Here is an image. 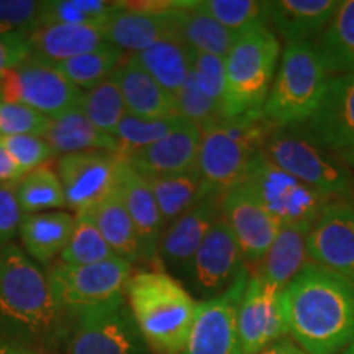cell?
Returning a JSON list of instances; mask_svg holds the SVG:
<instances>
[{"instance_id":"1","label":"cell","mask_w":354,"mask_h":354,"mask_svg":"<svg viewBox=\"0 0 354 354\" xmlns=\"http://www.w3.org/2000/svg\"><path fill=\"white\" fill-rule=\"evenodd\" d=\"M287 335L307 354H338L354 343V284L308 263L281 292Z\"/></svg>"},{"instance_id":"2","label":"cell","mask_w":354,"mask_h":354,"mask_svg":"<svg viewBox=\"0 0 354 354\" xmlns=\"http://www.w3.org/2000/svg\"><path fill=\"white\" fill-rule=\"evenodd\" d=\"M56 302L46 272L17 245L0 250V339L51 351L71 325Z\"/></svg>"},{"instance_id":"3","label":"cell","mask_w":354,"mask_h":354,"mask_svg":"<svg viewBox=\"0 0 354 354\" xmlns=\"http://www.w3.org/2000/svg\"><path fill=\"white\" fill-rule=\"evenodd\" d=\"M127 302L149 351L184 353L198 302L177 279L162 271L133 274Z\"/></svg>"},{"instance_id":"4","label":"cell","mask_w":354,"mask_h":354,"mask_svg":"<svg viewBox=\"0 0 354 354\" xmlns=\"http://www.w3.org/2000/svg\"><path fill=\"white\" fill-rule=\"evenodd\" d=\"M276 128L277 125L266 117L263 110L220 118L202 128L197 169L205 183L220 194L243 183Z\"/></svg>"},{"instance_id":"5","label":"cell","mask_w":354,"mask_h":354,"mask_svg":"<svg viewBox=\"0 0 354 354\" xmlns=\"http://www.w3.org/2000/svg\"><path fill=\"white\" fill-rule=\"evenodd\" d=\"M281 41L269 28L241 33L225 57L223 118L263 110L276 79Z\"/></svg>"},{"instance_id":"6","label":"cell","mask_w":354,"mask_h":354,"mask_svg":"<svg viewBox=\"0 0 354 354\" xmlns=\"http://www.w3.org/2000/svg\"><path fill=\"white\" fill-rule=\"evenodd\" d=\"M328 73L313 43L287 44L263 113L277 127H300L320 105Z\"/></svg>"},{"instance_id":"7","label":"cell","mask_w":354,"mask_h":354,"mask_svg":"<svg viewBox=\"0 0 354 354\" xmlns=\"http://www.w3.org/2000/svg\"><path fill=\"white\" fill-rule=\"evenodd\" d=\"M263 153L274 165L335 201L354 198V176L336 154L323 149L300 127H277Z\"/></svg>"},{"instance_id":"8","label":"cell","mask_w":354,"mask_h":354,"mask_svg":"<svg viewBox=\"0 0 354 354\" xmlns=\"http://www.w3.org/2000/svg\"><path fill=\"white\" fill-rule=\"evenodd\" d=\"M46 277L56 302L73 320L88 310L125 300L131 264L118 256L87 266L59 261L48 269Z\"/></svg>"},{"instance_id":"9","label":"cell","mask_w":354,"mask_h":354,"mask_svg":"<svg viewBox=\"0 0 354 354\" xmlns=\"http://www.w3.org/2000/svg\"><path fill=\"white\" fill-rule=\"evenodd\" d=\"M243 183L253 190L264 209L281 223V227L297 223L313 225L322 212L336 202L281 169L264 153L258 154Z\"/></svg>"},{"instance_id":"10","label":"cell","mask_w":354,"mask_h":354,"mask_svg":"<svg viewBox=\"0 0 354 354\" xmlns=\"http://www.w3.org/2000/svg\"><path fill=\"white\" fill-rule=\"evenodd\" d=\"M84 92L73 86L56 64L28 56L0 79V102L24 104L48 118L77 109Z\"/></svg>"},{"instance_id":"11","label":"cell","mask_w":354,"mask_h":354,"mask_svg":"<svg viewBox=\"0 0 354 354\" xmlns=\"http://www.w3.org/2000/svg\"><path fill=\"white\" fill-rule=\"evenodd\" d=\"M68 354H146L127 300L88 310L73 318Z\"/></svg>"},{"instance_id":"12","label":"cell","mask_w":354,"mask_h":354,"mask_svg":"<svg viewBox=\"0 0 354 354\" xmlns=\"http://www.w3.org/2000/svg\"><path fill=\"white\" fill-rule=\"evenodd\" d=\"M246 268L232 228L221 218L198 248L184 279L196 294L209 300L227 292Z\"/></svg>"},{"instance_id":"13","label":"cell","mask_w":354,"mask_h":354,"mask_svg":"<svg viewBox=\"0 0 354 354\" xmlns=\"http://www.w3.org/2000/svg\"><path fill=\"white\" fill-rule=\"evenodd\" d=\"M250 279L248 268L227 292L202 300L183 354H240L236 315L241 295Z\"/></svg>"},{"instance_id":"14","label":"cell","mask_w":354,"mask_h":354,"mask_svg":"<svg viewBox=\"0 0 354 354\" xmlns=\"http://www.w3.org/2000/svg\"><path fill=\"white\" fill-rule=\"evenodd\" d=\"M310 263L322 266L354 284V205L330 203L313 221L307 236Z\"/></svg>"},{"instance_id":"15","label":"cell","mask_w":354,"mask_h":354,"mask_svg":"<svg viewBox=\"0 0 354 354\" xmlns=\"http://www.w3.org/2000/svg\"><path fill=\"white\" fill-rule=\"evenodd\" d=\"M279 297L281 290L250 272L236 315L241 354H258L276 339L287 336Z\"/></svg>"},{"instance_id":"16","label":"cell","mask_w":354,"mask_h":354,"mask_svg":"<svg viewBox=\"0 0 354 354\" xmlns=\"http://www.w3.org/2000/svg\"><path fill=\"white\" fill-rule=\"evenodd\" d=\"M304 128L338 158L354 153V73L328 79L320 105Z\"/></svg>"},{"instance_id":"17","label":"cell","mask_w":354,"mask_h":354,"mask_svg":"<svg viewBox=\"0 0 354 354\" xmlns=\"http://www.w3.org/2000/svg\"><path fill=\"white\" fill-rule=\"evenodd\" d=\"M221 212L241 248L246 264H258L276 240L281 223L272 218L245 183L223 194Z\"/></svg>"},{"instance_id":"18","label":"cell","mask_w":354,"mask_h":354,"mask_svg":"<svg viewBox=\"0 0 354 354\" xmlns=\"http://www.w3.org/2000/svg\"><path fill=\"white\" fill-rule=\"evenodd\" d=\"M120 156L104 151L66 154L57 162V177L64 190L66 207L81 212L115 189Z\"/></svg>"},{"instance_id":"19","label":"cell","mask_w":354,"mask_h":354,"mask_svg":"<svg viewBox=\"0 0 354 354\" xmlns=\"http://www.w3.org/2000/svg\"><path fill=\"white\" fill-rule=\"evenodd\" d=\"M221 202L223 194H210L166 228L158 246V259L162 266L184 277L207 234L223 218Z\"/></svg>"},{"instance_id":"20","label":"cell","mask_w":354,"mask_h":354,"mask_svg":"<svg viewBox=\"0 0 354 354\" xmlns=\"http://www.w3.org/2000/svg\"><path fill=\"white\" fill-rule=\"evenodd\" d=\"M177 6V2H176ZM156 10L153 2L118 3V8L99 25L104 39L122 51H143L161 39L176 37L172 10Z\"/></svg>"},{"instance_id":"21","label":"cell","mask_w":354,"mask_h":354,"mask_svg":"<svg viewBox=\"0 0 354 354\" xmlns=\"http://www.w3.org/2000/svg\"><path fill=\"white\" fill-rule=\"evenodd\" d=\"M115 189L140 234L146 261L158 259V246L166 232V223L146 179L123 158L118 159Z\"/></svg>"},{"instance_id":"22","label":"cell","mask_w":354,"mask_h":354,"mask_svg":"<svg viewBox=\"0 0 354 354\" xmlns=\"http://www.w3.org/2000/svg\"><path fill=\"white\" fill-rule=\"evenodd\" d=\"M202 130L196 123L184 120L166 138L127 158L141 176L179 174L197 167Z\"/></svg>"},{"instance_id":"23","label":"cell","mask_w":354,"mask_h":354,"mask_svg":"<svg viewBox=\"0 0 354 354\" xmlns=\"http://www.w3.org/2000/svg\"><path fill=\"white\" fill-rule=\"evenodd\" d=\"M338 6L336 0L268 2V26L287 44L313 43L325 32Z\"/></svg>"},{"instance_id":"24","label":"cell","mask_w":354,"mask_h":354,"mask_svg":"<svg viewBox=\"0 0 354 354\" xmlns=\"http://www.w3.org/2000/svg\"><path fill=\"white\" fill-rule=\"evenodd\" d=\"M120 88L127 112L140 118L179 117L174 95L165 91L133 57L110 76Z\"/></svg>"},{"instance_id":"25","label":"cell","mask_w":354,"mask_h":354,"mask_svg":"<svg viewBox=\"0 0 354 354\" xmlns=\"http://www.w3.org/2000/svg\"><path fill=\"white\" fill-rule=\"evenodd\" d=\"M312 225H286L279 230L276 240L258 264L253 266V276L284 290L286 286L310 263L307 254V236Z\"/></svg>"},{"instance_id":"26","label":"cell","mask_w":354,"mask_h":354,"mask_svg":"<svg viewBox=\"0 0 354 354\" xmlns=\"http://www.w3.org/2000/svg\"><path fill=\"white\" fill-rule=\"evenodd\" d=\"M77 214L86 216L95 225L118 258L128 261L130 264L146 261L143 243L140 240V234L136 232L117 189H113L94 205L77 212Z\"/></svg>"},{"instance_id":"27","label":"cell","mask_w":354,"mask_h":354,"mask_svg":"<svg viewBox=\"0 0 354 354\" xmlns=\"http://www.w3.org/2000/svg\"><path fill=\"white\" fill-rule=\"evenodd\" d=\"M107 43L95 26L46 25L30 35V56L59 64L82 56Z\"/></svg>"},{"instance_id":"28","label":"cell","mask_w":354,"mask_h":354,"mask_svg":"<svg viewBox=\"0 0 354 354\" xmlns=\"http://www.w3.org/2000/svg\"><path fill=\"white\" fill-rule=\"evenodd\" d=\"M76 228V216L66 212L24 215L19 234L30 259L48 266L64 251Z\"/></svg>"},{"instance_id":"29","label":"cell","mask_w":354,"mask_h":354,"mask_svg":"<svg viewBox=\"0 0 354 354\" xmlns=\"http://www.w3.org/2000/svg\"><path fill=\"white\" fill-rule=\"evenodd\" d=\"M151 189L154 198L165 220L166 228L187 214L190 209L209 197L215 190L205 183L201 171L194 169L179 174L143 176Z\"/></svg>"},{"instance_id":"30","label":"cell","mask_w":354,"mask_h":354,"mask_svg":"<svg viewBox=\"0 0 354 354\" xmlns=\"http://www.w3.org/2000/svg\"><path fill=\"white\" fill-rule=\"evenodd\" d=\"M43 138L55 154L66 156L74 153L104 151L118 156V146L113 136L92 125L79 107L61 117L51 118L50 128Z\"/></svg>"},{"instance_id":"31","label":"cell","mask_w":354,"mask_h":354,"mask_svg":"<svg viewBox=\"0 0 354 354\" xmlns=\"http://www.w3.org/2000/svg\"><path fill=\"white\" fill-rule=\"evenodd\" d=\"M174 35L190 50L209 55L227 57L233 43L240 37L230 32L223 25L212 19L210 15L197 10L194 2H177L172 10Z\"/></svg>"},{"instance_id":"32","label":"cell","mask_w":354,"mask_h":354,"mask_svg":"<svg viewBox=\"0 0 354 354\" xmlns=\"http://www.w3.org/2000/svg\"><path fill=\"white\" fill-rule=\"evenodd\" d=\"M326 73H354V0L339 2L333 19L313 41Z\"/></svg>"},{"instance_id":"33","label":"cell","mask_w":354,"mask_h":354,"mask_svg":"<svg viewBox=\"0 0 354 354\" xmlns=\"http://www.w3.org/2000/svg\"><path fill=\"white\" fill-rule=\"evenodd\" d=\"M131 57L172 95L184 86L190 74V48L176 37L161 39Z\"/></svg>"},{"instance_id":"34","label":"cell","mask_w":354,"mask_h":354,"mask_svg":"<svg viewBox=\"0 0 354 354\" xmlns=\"http://www.w3.org/2000/svg\"><path fill=\"white\" fill-rule=\"evenodd\" d=\"M123 56L125 53L120 48L105 43L94 51L56 64V68L73 86L91 91L97 84L112 76L113 71L122 64Z\"/></svg>"},{"instance_id":"35","label":"cell","mask_w":354,"mask_h":354,"mask_svg":"<svg viewBox=\"0 0 354 354\" xmlns=\"http://www.w3.org/2000/svg\"><path fill=\"white\" fill-rule=\"evenodd\" d=\"M194 7L238 35L268 26V2L259 0H202Z\"/></svg>"},{"instance_id":"36","label":"cell","mask_w":354,"mask_h":354,"mask_svg":"<svg viewBox=\"0 0 354 354\" xmlns=\"http://www.w3.org/2000/svg\"><path fill=\"white\" fill-rule=\"evenodd\" d=\"M183 120V117L140 118L127 113L112 135L118 146V156L127 159L146 146L158 143L174 131Z\"/></svg>"},{"instance_id":"37","label":"cell","mask_w":354,"mask_h":354,"mask_svg":"<svg viewBox=\"0 0 354 354\" xmlns=\"http://www.w3.org/2000/svg\"><path fill=\"white\" fill-rule=\"evenodd\" d=\"M15 196L24 215L61 209L66 205L59 177L44 166L24 176V179L15 185Z\"/></svg>"},{"instance_id":"38","label":"cell","mask_w":354,"mask_h":354,"mask_svg":"<svg viewBox=\"0 0 354 354\" xmlns=\"http://www.w3.org/2000/svg\"><path fill=\"white\" fill-rule=\"evenodd\" d=\"M79 109L100 131L113 135L118 123L128 113L122 92L112 77L84 92Z\"/></svg>"},{"instance_id":"39","label":"cell","mask_w":354,"mask_h":354,"mask_svg":"<svg viewBox=\"0 0 354 354\" xmlns=\"http://www.w3.org/2000/svg\"><path fill=\"white\" fill-rule=\"evenodd\" d=\"M118 8V3L102 0H51L44 2L41 26L46 25H87L95 26Z\"/></svg>"},{"instance_id":"40","label":"cell","mask_w":354,"mask_h":354,"mask_svg":"<svg viewBox=\"0 0 354 354\" xmlns=\"http://www.w3.org/2000/svg\"><path fill=\"white\" fill-rule=\"evenodd\" d=\"M113 250L104 240L99 230L91 220L82 215H76V228L73 236L61 253V261L66 264L87 266L102 263L115 258Z\"/></svg>"},{"instance_id":"41","label":"cell","mask_w":354,"mask_h":354,"mask_svg":"<svg viewBox=\"0 0 354 354\" xmlns=\"http://www.w3.org/2000/svg\"><path fill=\"white\" fill-rule=\"evenodd\" d=\"M174 100L179 117L196 123L201 130L223 118L220 107L202 91L192 71L184 86L174 94Z\"/></svg>"},{"instance_id":"42","label":"cell","mask_w":354,"mask_h":354,"mask_svg":"<svg viewBox=\"0 0 354 354\" xmlns=\"http://www.w3.org/2000/svg\"><path fill=\"white\" fill-rule=\"evenodd\" d=\"M51 118L24 104L0 102V135H37L44 136Z\"/></svg>"},{"instance_id":"43","label":"cell","mask_w":354,"mask_h":354,"mask_svg":"<svg viewBox=\"0 0 354 354\" xmlns=\"http://www.w3.org/2000/svg\"><path fill=\"white\" fill-rule=\"evenodd\" d=\"M0 145L6 148L24 174L41 167L55 154L43 136L37 135L0 136Z\"/></svg>"},{"instance_id":"44","label":"cell","mask_w":354,"mask_h":354,"mask_svg":"<svg viewBox=\"0 0 354 354\" xmlns=\"http://www.w3.org/2000/svg\"><path fill=\"white\" fill-rule=\"evenodd\" d=\"M190 71L202 91L221 110L225 94V57L190 50Z\"/></svg>"},{"instance_id":"45","label":"cell","mask_w":354,"mask_h":354,"mask_svg":"<svg viewBox=\"0 0 354 354\" xmlns=\"http://www.w3.org/2000/svg\"><path fill=\"white\" fill-rule=\"evenodd\" d=\"M43 6L35 0H0V28L30 37L41 28Z\"/></svg>"},{"instance_id":"46","label":"cell","mask_w":354,"mask_h":354,"mask_svg":"<svg viewBox=\"0 0 354 354\" xmlns=\"http://www.w3.org/2000/svg\"><path fill=\"white\" fill-rule=\"evenodd\" d=\"M24 218L19 201L15 196V185H0V250L12 245L19 234Z\"/></svg>"},{"instance_id":"47","label":"cell","mask_w":354,"mask_h":354,"mask_svg":"<svg viewBox=\"0 0 354 354\" xmlns=\"http://www.w3.org/2000/svg\"><path fill=\"white\" fill-rule=\"evenodd\" d=\"M30 56V37L0 28V79Z\"/></svg>"},{"instance_id":"48","label":"cell","mask_w":354,"mask_h":354,"mask_svg":"<svg viewBox=\"0 0 354 354\" xmlns=\"http://www.w3.org/2000/svg\"><path fill=\"white\" fill-rule=\"evenodd\" d=\"M24 172L15 165L10 154L0 145V185H17L24 179Z\"/></svg>"},{"instance_id":"49","label":"cell","mask_w":354,"mask_h":354,"mask_svg":"<svg viewBox=\"0 0 354 354\" xmlns=\"http://www.w3.org/2000/svg\"><path fill=\"white\" fill-rule=\"evenodd\" d=\"M258 354H307L302 348L299 346L294 339L289 336H282V338L276 339V342L266 346L263 351Z\"/></svg>"},{"instance_id":"50","label":"cell","mask_w":354,"mask_h":354,"mask_svg":"<svg viewBox=\"0 0 354 354\" xmlns=\"http://www.w3.org/2000/svg\"><path fill=\"white\" fill-rule=\"evenodd\" d=\"M0 354H56L55 351H41V349L17 346V344L6 343L0 339Z\"/></svg>"},{"instance_id":"51","label":"cell","mask_w":354,"mask_h":354,"mask_svg":"<svg viewBox=\"0 0 354 354\" xmlns=\"http://www.w3.org/2000/svg\"><path fill=\"white\" fill-rule=\"evenodd\" d=\"M339 159H342V161L349 167V169H351V167H354V153L343 154V156H339Z\"/></svg>"},{"instance_id":"52","label":"cell","mask_w":354,"mask_h":354,"mask_svg":"<svg viewBox=\"0 0 354 354\" xmlns=\"http://www.w3.org/2000/svg\"><path fill=\"white\" fill-rule=\"evenodd\" d=\"M343 354H354V343L349 344V346L343 351Z\"/></svg>"},{"instance_id":"53","label":"cell","mask_w":354,"mask_h":354,"mask_svg":"<svg viewBox=\"0 0 354 354\" xmlns=\"http://www.w3.org/2000/svg\"><path fill=\"white\" fill-rule=\"evenodd\" d=\"M0 136H2V135H0Z\"/></svg>"},{"instance_id":"54","label":"cell","mask_w":354,"mask_h":354,"mask_svg":"<svg viewBox=\"0 0 354 354\" xmlns=\"http://www.w3.org/2000/svg\"><path fill=\"white\" fill-rule=\"evenodd\" d=\"M240 354H241V353H240Z\"/></svg>"}]
</instances>
